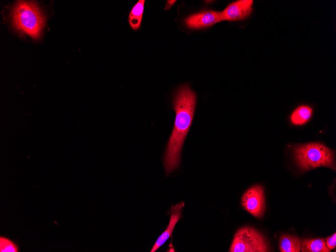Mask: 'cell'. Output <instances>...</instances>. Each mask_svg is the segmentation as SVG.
<instances>
[{"mask_svg": "<svg viewBox=\"0 0 336 252\" xmlns=\"http://www.w3.org/2000/svg\"><path fill=\"white\" fill-rule=\"evenodd\" d=\"M144 0L139 1L132 9L129 16V23L131 28L136 30L141 25L144 10Z\"/></svg>", "mask_w": 336, "mask_h": 252, "instance_id": "obj_12", "label": "cell"}, {"mask_svg": "<svg viewBox=\"0 0 336 252\" xmlns=\"http://www.w3.org/2000/svg\"><path fill=\"white\" fill-rule=\"evenodd\" d=\"M220 22V12L213 10H205L194 14L185 20L189 28L197 29L207 28Z\"/></svg>", "mask_w": 336, "mask_h": 252, "instance_id": "obj_7", "label": "cell"}, {"mask_svg": "<svg viewBox=\"0 0 336 252\" xmlns=\"http://www.w3.org/2000/svg\"><path fill=\"white\" fill-rule=\"evenodd\" d=\"M19 249L18 245L10 239L5 237H0L1 252H18Z\"/></svg>", "mask_w": 336, "mask_h": 252, "instance_id": "obj_13", "label": "cell"}, {"mask_svg": "<svg viewBox=\"0 0 336 252\" xmlns=\"http://www.w3.org/2000/svg\"><path fill=\"white\" fill-rule=\"evenodd\" d=\"M326 245L328 248L331 250L336 246V233H334L331 236L326 238Z\"/></svg>", "mask_w": 336, "mask_h": 252, "instance_id": "obj_14", "label": "cell"}, {"mask_svg": "<svg viewBox=\"0 0 336 252\" xmlns=\"http://www.w3.org/2000/svg\"><path fill=\"white\" fill-rule=\"evenodd\" d=\"M270 251L265 236L249 226L239 228L235 233L229 252H267Z\"/></svg>", "mask_w": 336, "mask_h": 252, "instance_id": "obj_4", "label": "cell"}, {"mask_svg": "<svg viewBox=\"0 0 336 252\" xmlns=\"http://www.w3.org/2000/svg\"><path fill=\"white\" fill-rule=\"evenodd\" d=\"M176 2L175 0H169L166 1V4L164 9L165 10H169L173 5Z\"/></svg>", "mask_w": 336, "mask_h": 252, "instance_id": "obj_15", "label": "cell"}, {"mask_svg": "<svg viewBox=\"0 0 336 252\" xmlns=\"http://www.w3.org/2000/svg\"><path fill=\"white\" fill-rule=\"evenodd\" d=\"M196 104V94L189 86L185 85L179 88L173 102L175 124L164 156L166 175L180 164L182 148L193 121Z\"/></svg>", "mask_w": 336, "mask_h": 252, "instance_id": "obj_1", "label": "cell"}, {"mask_svg": "<svg viewBox=\"0 0 336 252\" xmlns=\"http://www.w3.org/2000/svg\"><path fill=\"white\" fill-rule=\"evenodd\" d=\"M313 115V109L307 105L297 107L290 116L291 123L294 125H302L306 123Z\"/></svg>", "mask_w": 336, "mask_h": 252, "instance_id": "obj_10", "label": "cell"}, {"mask_svg": "<svg viewBox=\"0 0 336 252\" xmlns=\"http://www.w3.org/2000/svg\"><path fill=\"white\" fill-rule=\"evenodd\" d=\"M294 160L299 170L307 172L325 166L335 171L334 152L319 142L293 146Z\"/></svg>", "mask_w": 336, "mask_h": 252, "instance_id": "obj_2", "label": "cell"}, {"mask_svg": "<svg viewBox=\"0 0 336 252\" xmlns=\"http://www.w3.org/2000/svg\"><path fill=\"white\" fill-rule=\"evenodd\" d=\"M184 206V203L181 202L174 206H172L171 209V217L168 226L164 232L160 235L152 248L151 252L155 251L161 246L172 235L174 228L182 216V211Z\"/></svg>", "mask_w": 336, "mask_h": 252, "instance_id": "obj_8", "label": "cell"}, {"mask_svg": "<svg viewBox=\"0 0 336 252\" xmlns=\"http://www.w3.org/2000/svg\"><path fill=\"white\" fill-rule=\"evenodd\" d=\"M241 205L254 217H262L266 209L264 188L257 185L247 189L241 197Z\"/></svg>", "mask_w": 336, "mask_h": 252, "instance_id": "obj_5", "label": "cell"}, {"mask_svg": "<svg viewBox=\"0 0 336 252\" xmlns=\"http://www.w3.org/2000/svg\"><path fill=\"white\" fill-rule=\"evenodd\" d=\"M253 1L238 0L229 4L220 12L221 21H236L248 17L253 11Z\"/></svg>", "mask_w": 336, "mask_h": 252, "instance_id": "obj_6", "label": "cell"}, {"mask_svg": "<svg viewBox=\"0 0 336 252\" xmlns=\"http://www.w3.org/2000/svg\"><path fill=\"white\" fill-rule=\"evenodd\" d=\"M302 241L296 235L283 234L279 240V250L281 252H300Z\"/></svg>", "mask_w": 336, "mask_h": 252, "instance_id": "obj_9", "label": "cell"}, {"mask_svg": "<svg viewBox=\"0 0 336 252\" xmlns=\"http://www.w3.org/2000/svg\"><path fill=\"white\" fill-rule=\"evenodd\" d=\"M44 14L34 2L19 1L13 13V23L20 32L38 39L44 25Z\"/></svg>", "mask_w": 336, "mask_h": 252, "instance_id": "obj_3", "label": "cell"}, {"mask_svg": "<svg viewBox=\"0 0 336 252\" xmlns=\"http://www.w3.org/2000/svg\"><path fill=\"white\" fill-rule=\"evenodd\" d=\"M326 245V238H304L302 241V252H330Z\"/></svg>", "mask_w": 336, "mask_h": 252, "instance_id": "obj_11", "label": "cell"}]
</instances>
